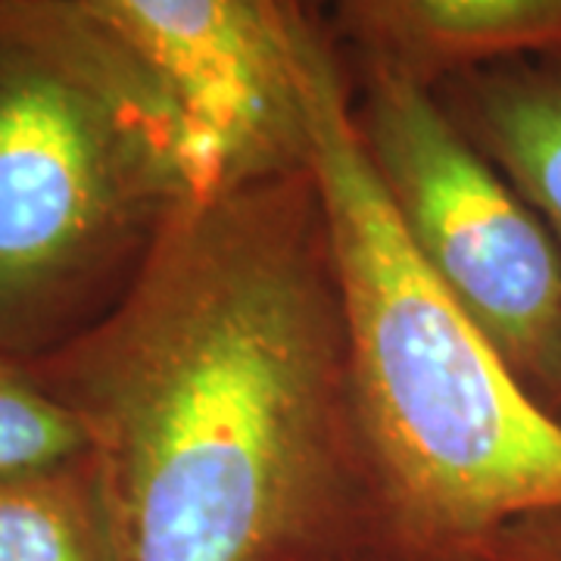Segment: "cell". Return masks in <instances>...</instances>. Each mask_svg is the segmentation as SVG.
Wrapping results in <instances>:
<instances>
[{
  "instance_id": "cell-11",
  "label": "cell",
  "mask_w": 561,
  "mask_h": 561,
  "mask_svg": "<svg viewBox=\"0 0 561 561\" xmlns=\"http://www.w3.org/2000/svg\"><path fill=\"white\" fill-rule=\"evenodd\" d=\"M542 409L549 412V415H556L561 421V362H559V371H556V378L549 383V390H546V397H542Z\"/></svg>"
},
{
  "instance_id": "cell-4",
  "label": "cell",
  "mask_w": 561,
  "mask_h": 561,
  "mask_svg": "<svg viewBox=\"0 0 561 561\" xmlns=\"http://www.w3.org/2000/svg\"><path fill=\"white\" fill-rule=\"evenodd\" d=\"M362 147L427 272L540 402L561 362V250L440 98L383 66H346Z\"/></svg>"
},
{
  "instance_id": "cell-1",
  "label": "cell",
  "mask_w": 561,
  "mask_h": 561,
  "mask_svg": "<svg viewBox=\"0 0 561 561\" xmlns=\"http://www.w3.org/2000/svg\"><path fill=\"white\" fill-rule=\"evenodd\" d=\"M79 424L119 561H368L334 243L287 169L191 194L128 294L28 359Z\"/></svg>"
},
{
  "instance_id": "cell-10",
  "label": "cell",
  "mask_w": 561,
  "mask_h": 561,
  "mask_svg": "<svg viewBox=\"0 0 561 561\" xmlns=\"http://www.w3.org/2000/svg\"><path fill=\"white\" fill-rule=\"evenodd\" d=\"M493 552L496 561H561V508L505 527Z\"/></svg>"
},
{
  "instance_id": "cell-3",
  "label": "cell",
  "mask_w": 561,
  "mask_h": 561,
  "mask_svg": "<svg viewBox=\"0 0 561 561\" xmlns=\"http://www.w3.org/2000/svg\"><path fill=\"white\" fill-rule=\"evenodd\" d=\"M191 194L169 84L81 0H0V353L94 328Z\"/></svg>"
},
{
  "instance_id": "cell-7",
  "label": "cell",
  "mask_w": 561,
  "mask_h": 561,
  "mask_svg": "<svg viewBox=\"0 0 561 561\" xmlns=\"http://www.w3.org/2000/svg\"><path fill=\"white\" fill-rule=\"evenodd\" d=\"M434 94L561 250V50L461 72Z\"/></svg>"
},
{
  "instance_id": "cell-9",
  "label": "cell",
  "mask_w": 561,
  "mask_h": 561,
  "mask_svg": "<svg viewBox=\"0 0 561 561\" xmlns=\"http://www.w3.org/2000/svg\"><path fill=\"white\" fill-rule=\"evenodd\" d=\"M84 449L79 424L28 371L25 359L0 353V474Z\"/></svg>"
},
{
  "instance_id": "cell-12",
  "label": "cell",
  "mask_w": 561,
  "mask_h": 561,
  "mask_svg": "<svg viewBox=\"0 0 561 561\" xmlns=\"http://www.w3.org/2000/svg\"><path fill=\"white\" fill-rule=\"evenodd\" d=\"M331 3H334V0H306V7H309V10H316L319 16H324V13L331 10Z\"/></svg>"
},
{
  "instance_id": "cell-8",
  "label": "cell",
  "mask_w": 561,
  "mask_h": 561,
  "mask_svg": "<svg viewBox=\"0 0 561 561\" xmlns=\"http://www.w3.org/2000/svg\"><path fill=\"white\" fill-rule=\"evenodd\" d=\"M0 561H119L88 449L0 474Z\"/></svg>"
},
{
  "instance_id": "cell-2",
  "label": "cell",
  "mask_w": 561,
  "mask_h": 561,
  "mask_svg": "<svg viewBox=\"0 0 561 561\" xmlns=\"http://www.w3.org/2000/svg\"><path fill=\"white\" fill-rule=\"evenodd\" d=\"M334 243L371 478L368 561H496L505 527L561 508V421L415 256L362 147L350 79L306 0H268Z\"/></svg>"
},
{
  "instance_id": "cell-5",
  "label": "cell",
  "mask_w": 561,
  "mask_h": 561,
  "mask_svg": "<svg viewBox=\"0 0 561 561\" xmlns=\"http://www.w3.org/2000/svg\"><path fill=\"white\" fill-rule=\"evenodd\" d=\"M175 94L197 191L306 165L290 57L268 0H81Z\"/></svg>"
},
{
  "instance_id": "cell-6",
  "label": "cell",
  "mask_w": 561,
  "mask_h": 561,
  "mask_svg": "<svg viewBox=\"0 0 561 561\" xmlns=\"http://www.w3.org/2000/svg\"><path fill=\"white\" fill-rule=\"evenodd\" d=\"M324 22L346 66H383L431 91L561 50V0H334Z\"/></svg>"
}]
</instances>
